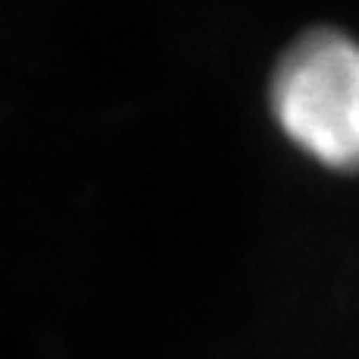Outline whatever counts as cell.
<instances>
[{
    "mask_svg": "<svg viewBox=\"0 0 359 359\" xmlns=\"http://www.w3.org/2000/svg\"><path fill=\"white\" fill-rule=\"evenodd\" d=\"M271 114L299 151L328 170L359 174V41L341 29H312L280 54Z\"/></svg>",
    "mask_w": 359,
    "mask_h": 359,
    "instance_id": "6da1fadb",
    "label": "cell"
}]
</instances>
